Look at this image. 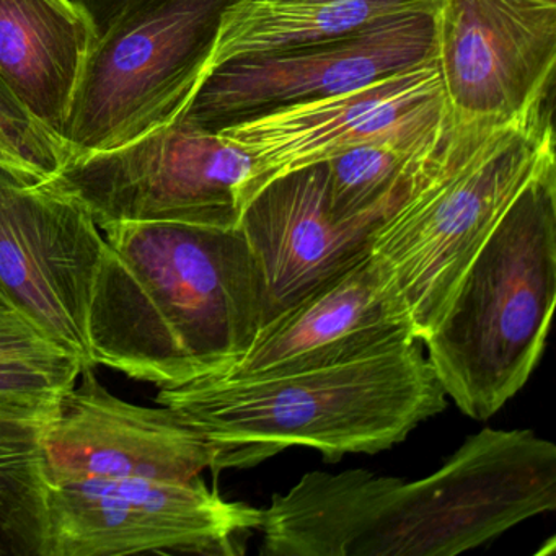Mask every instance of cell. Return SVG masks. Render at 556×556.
<instances>
[{
  "mask_svg": "<svg viewBox=\"0 0 556 556\" xmlns=\"http://www.w3.org/2000/svg\"><path fill=\"white\" fill-rule=\"evenodd\" d=\"M556 302V164L516 198L421 341L457 408L484 421L532 376Z\"/></svg>",
  "mask_w": 556,
  "mask_h": 556,
  "instance_id": "5b68a950",
  "label": "cell"
},
{
  "mask_svg": "<svg viewBox=\"0 0 556 556\" xmlns=\"http://www.w3.org/2000/svg\"><path fill=\"white\" fill-rule=\"evenodd\" d=\"M84 367L54 406L43 435L48 486L86 480L187 481L214 468L217 451L168 406L113 395Z\"/></svg>",
  "mask_w": 556,
  "mask_h": 556,
  "instance_id": "4fadbf2b",
  "label": "cell"
},
{
  "mask_svg": "<svg viewBox=\"0 0 556 556\" xmlns=\"http://www.w3.org/2000/svg\"><path fill=\"white\" fill-rule=\"evenodd\" d=\"M77 2H80V4H87V2H90V0H77Z\"/></svg>",
  "mask_w": 556,
  "mask_h": 556,
  "instance_id": "cb8c5ba5",
  "label": "cell"
},
{
  "mask_svg": "<svg viewBox=\"0 0 556 556\" xmlns=\"http://www.w3.org/2000/svg\"><path fill=\"white\" fill-rule=\"evenodd\" d=\"M438 5L392 15L341 37L223 64L201 80L180 118L217 131L431 60Z\"/></svg>",
  "mask_w": 556,
  "mask_h": 556,
  "instance_id": "30bf717a",
  "label": "cell"
},
{
  "mask_svg": "<svg viewBox=\"0 0 556 556\" xmlns=\"http://www.w3.org/2000/svg\"><path fill=\"white\" fill-rule=\"evenodd\" d=\"M102 230L89 312L93 364L159 389L229 372L266 324L262 278L239 226Z\"/></svg>",
  "mask_w": 556,
  "mask_h": 556,
  "instance_id": "7a4b0ae2",
  "label": "cell"
},
{
  "mask_svg": "<svg viewBox=\"0 0 556 556\" xmlns=\"http://www.w3.org/2000/svg\"><path fill=\"white\" fill-rule=\"evenodd\" d=\"M447 116L434 56L356 89L279 106L216 132L253 161L252 175L240 193V214L250 198L281 175L325 164L357 146L428 135L441 128Z\"/></svg>",
  "mask_w": 556,
  "mask_h": 556,
  "instance_id": "8fae6325",
  "label": "cell"
},
{
  "mask_svg": "<svg viewBox=\"0 0 556 556\" xmlns=\"http://www.w3.org/2000/svg\"><path fill=\"white\" fill-rule=\"evenodd\" d=\"M11 312H17L8 301H5L2 295H0V317H4V315L11 314ZM21 314V312H18Z\"/></svg>",
  "mask_w": 556,
  "mask_h": 556,
  "instance_id": "7402d4cb",
  "label": "cell"
},
{
  "mask_svg": "<svg viewBox=\"0 0 556 556\" xmlns=\"http://www.w3.org/2000/svg\"><path fill=\"white\" fill-rule=\"evenodd\" d=\"M556 509V445L481 429L434 473L311 471L263 509L271 556H455Z\"/></svg>",
  "mask_w": 556,
  "mask_h": 556,
  "instance_id": "6da1fadb",
  "label": "cell"
},
{
  "mask_svg": "<svg viewBox=\"0 0 556 556\" xmlns=\"http://www.w3.org/2000/svg\"><path fill=\"white\" fill-rule=\"evenodd\" d=\"M553 164L548 103L507 122L448 115L405 193L367 237L380 289L416 340L441 320L465 269L510 204Z\"/></svg>",
  "mask_w": 556,
  "mask_h": 556,
  "instance_id": "277c9868",
  "label": "cell"
},
{
  "mask_svg": "<svg viewBox=\"0 0 556 556\" xmlns=\"http://www.w3.org/2000/svg\"><path fill=\"white\" fill-rule=\"evenodd\" d=\"M438 4L439 0H233L223 12L200 84L230 61L341 37Z\"/></svg>",
  "mask_w": 556,
  "mask_h": 556,
  "instance_id": "e0dca14e",
  "label": "cell"
},
{
  "mask_svg": "<svg viewBox=\"0 0 556 556\" xmlns=\"http://www.w3.org/2000/svg\"><path fill=\"white\" fill-rule=\"evenodd\" d=\"M435 58L448 115L507 122L546 105L556 67V4L439 0Z\"/></svg>",
  "mask_w": 556,
  "mask_h": 556,
  "instance_id": "7c38bea8",
  "label": "cell"
},
{
  "mask_svg": "<svg viewBox=\"0 0 556 556\" xmlns=\"http://www.w3.org/2000/svg\"><path fill=\"white\" fill-rule=\"evenodd\" d=\"M419 343L263 376L206 377L161 389L157 402L216 447L214 471L253 467L292 445L327 462L377 454L447 405Z\"/></svg>",
  "mask_w": 556,
  "mask_h": 556,
  "instance_id": "3957f363",
  "label": "cell"
},
{
  "mask_svg": "<svg viewBox=\"0 0 556 556\" xmlns=\"http://www.w3.org/2000/svg\"><path fill=\"white\" fill-rule=\"evenodd\" d=\"M376 224L333 216L327 164L281 175L250 198L237 226L262 278L266 321L366 252Z\"/></svg>",
  "mask_w": 556,
  "mask_h": 556,
  "instance_id": "5bb4252c",
  "label": "cell"
},
{
  "mask_svg": "<svg viewBox=\"0 0 556 556\" xmlns=\"http://www.w3.org/2000/svg\"><path fill=\"white\" fill-rule=\"evenodd\" d=\"M253 161L185 118L129 144L66 162L54 180L86 203L100 230L122 223L237 226Z\"/></svg>",
  "mask_w": 556,
  "mask_h": 556,
  "instance_id": "52a82bcc",
  "label": "cell"
},
{
  "mask_svg": "<svg viewBox=\"0 0 556 556\" xmlns=\"http://www.w3.org/2000/svg\"><path fill=\"white\" fill-rule=\"evenodd\" d=\"M66 162L64 146L28 115L0 79V167L24 180L48 181Z\"/></svg>",
  "mask_w": 556,
  "mask_h": 556,
  "instance_id": "44dd1931",
  "label": "cell"
},
{
  "mask_svg": "<svg viewBox=\"0 0 556 556\" xmlns=\"http://www.w3.org/2000/svg\"><path fill=\"white\" fill-rule=\"evenodd\" d=\"M233 0H90L97 25L71 112L67 162L177 122L193 99Z\"/></svg>",
  "mask_w": 556,
  "mask_h": 556,
  "instance_id": "8992f818",
  "label": "cell"
},
{
  "mask_svg": "<svg viewBox=\"0 0 556 556\" xmlns=\"http://www.w3.org/2000/svg\"><path fill=\"white\" fill-rule=\"evenodd\" d=\"M445 123L428 135L369 142L325 162L333 216L341 223H377L405 193L413 175L438 144Z\"/></svg>",
  "mask_w": 556,
  "mask_h": 556,
  "instance_id": "d6986e66",
  "label": "cell"
},
{
  "mask_svg": "<svg viewBox=\"0 0 556 556\" xmlns=\"http://www.w3.org/2000/svg\"><path fill=\"white\" fill-rule=\"evenodd\" d=\"M84 367L18 312L0 317V402L53 409Z\"/></svg>",
  "mask_w": 556,
  "mask_h": 556,
  "instance_id": "ffe728a7",
  "label": "cell"
},
{
  "mask_svg": "<svg viewBox=\"0 0 556 556\" xmlns=\"http://www.w3.org/2000/svg\"><path fill=\"white\" fill-rule=\"evenodd\" d=\"M263 509L187 481L86 480L47 488L43 556L240 555Z\"/></svg>",
  "mask_w": 556,
  "mask_h": 556,
  "instance_id": "ba28073f",
  "label": "cell"
},
{
  "mask_svg": "<svg viewBox=\"0 0 556 556\" xmlns=\"http://www.w3.org/2000/svg\"><path fill=\"white\" fill-rule=\"evenodd\" d=\"M105 237L56 180L0 167V295L41 333L96 367L89 312Z\"/></svg>",
  "mask_w": 556,
  "mask_h": 556,
  "instance_id": "9c48e42d",
  "label": "cell"
},
{
  "mask_svg": "<svg viewBox=\"0 0 556 556\" xmlns=\"http://www.w3.org/2000/svg\"><path fill=\"white\" fill-rule=\"evenodd\" d=\"M416 340L379 286L363 252L263 325L250 350L223 376L249 377L357 359Z\"/></svg>",
  "mask_w": 556,
  "mask_h": 556,
  "instance_id": "9a60e30c",
  "label": "cell"
},
{
  "mask_svg": "<svg viewBox=\"0 0 556 556\" xmlns=\"http://www.w3.org/2000/svg\"><path fill=\"white\" fill-rule=\"evenodd\" d=\"M540 2H548V4H556V0H540Z\"/></svg>",
  "mask_w": 556,
  "mask_h": 556,
  "instance_id": "603a6c76",
  "label": "cell"
},
{
  "mask_svg": "<svg viewBox=\"0 0 556 556\" xmlns=\"http://www.w3.org/2000/svg\"><path fill=\"white\" fill-rule=\"evenodd\" d=\"M97 37L77 0H0V79L63 146Z\"/></svg>",
  "mask_w": 556,
  "mask_h": 556,
  "instance_id": "2e32d148",
  "label": "cell"
},
{
  "mask_svg": "<svg viewBox=\"0 0 556 556\" xmlns=\"http://www.w3.org/2000/svg\"><path fill=\"white\" fill-rule=\"evenodd\" d=\"M53 409L0 402V556H43V435Z\"/></svg>",
  "mask_w": 556,
  "mask_h": 556,
  "instance_id": "ac0fdd59",
  "label": "cell"
}]
</instances>
